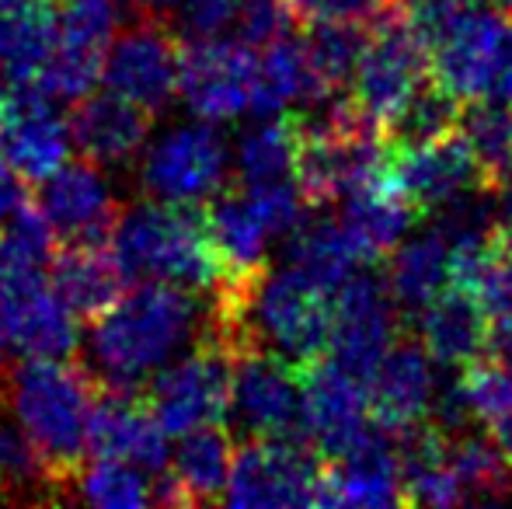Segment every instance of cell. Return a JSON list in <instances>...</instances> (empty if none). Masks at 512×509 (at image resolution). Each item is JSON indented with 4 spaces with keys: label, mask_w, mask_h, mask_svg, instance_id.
Returning a JSON list of instances; mask_svg holds the SVG:
<instances>
[{
    "label": "cell",
    "mask_w": 512,
    "mask_h": 509,
    "mask_svg": "<svg viewBox=\"0 0 512 509\" xmlns=\"http://www.w3.org/2000/svg\"><path fill=\"white\" fill-rule=\"evenodd\" d=\"M98 384L88 370L67 363V356H28L7 384V405L35 443L53 485L74 478L88 457L91 408Z\"/></svg>",
    "instance_id": "cell-3"
},
{
    "label": "cell",
    "mask_w": 512,
    "mask_h": 509,
    "mask_svg": "<svg viewBox=\"0 0 512 509\" xmlns=\"http://www.w3.org/2000/svg\"><path fill=\"white\" fill-rule=\"evenodd\" d=\"M321 468L317 454L300 440H244L230 464L223 503L241 509L317 506Z\"/></svg>",
    "instance_id": "cell-9"
},
{
    "label": "cell",
    "mask_w": 512,
    "mask_h": 509,
    "mask_svg": "<svg viewBox=\"0 0 512 509\" xmlns=\"http://www.w3.org/2000/svg\"><path fill=\"white\" fill-rule=\"evenodd\" d=\"M206 325L209 304L199 300V290L143 279L91 321V363L105 387L140 391L157 370L196 346Z\"/></svg>",
    "instance_id": "cell-1"
},
{
    "label": "cell",
    "mask_w": 512,
    "mask_h": 509,
    "mask_svg": "<svg viewBox=\"0 0 512 509\" xmlns=\"http://www.w3.org/2000/svg\"><path fill=\"white\" fill-rule=\"evenodd\" d=\"M0 4H7V0H0Z\"/></svg>",
    "instance_id": "cell-48"
},
{
    "label": "cell",
    "mask_w": 512,
    "mask_h": 509,
    "mask_svg": "<svg viewBox=\"0 0 512 509\" xmlns=\"http://www.w3.org/2000/svg\"><path fill=\"white\" fill-rule=\"evenodd\" d=\"M234 349L213 328L196 339L182 356L150 377L147 405L168 436H182L203 426H220L230 412V384H234Z\"/></svg>",
    "instance_id": "cell-5"
},
{
    "label": "cell",
    "mask_w": 512,
    "mask_h": 509,
    "mask_svg": "<svg viewBox=\"0 0 512 509\" xmlns=\"http://www.w3.org/2000/svg\"><path fill=\"white\" fill-rule=\"evenodd\" d=\"M119 32L115 0H63L60 4V39L42 77V91L56 102H77L91 95L102 81L105 56Z\"/></svg>",
    "instance_id": "cell-17"
},
{
    "label": "cell",
    "mask_w": 512,
    "mask_h": 509,
    "mask_svg": "<svg viewBox=\"0 0 512 509\" xmlns=\"http://www.w3.org/2000/svg\"><path fill=\"white\" fill-rule=\"evenodd\" d=\"M492 440L499 443L502 457L512 464V408H506V412L492 422Z\"/></svg>",
    "instance_id": "cell-45"
},
{
    "label": "cell",
    "mask_w": 512,
    "mask_h": 509,
    "mask_svg": "<svg viewBox=\"0 0 512 509\" xmlns=\"http://www.w3.org/2000/svg\"><path fill=\"white\" fill-rule=\"evenodd\" d=\"M178 77H182V39L157 14H143L108 46L102 70L105 88L140 109H168L171 98L178 95Z\"/></svg>",
    "instance_id": "cell-11"
},
{
    "label": "cell",
    "mask_w": 512,
    "mask_h": 509,
    "mask_svg": "<svg viewBox=\"0 0 512 509\" xmlns=\"http://www.w3.org/2000/svg\"><path fill=\"white\" fill-rule=\"evenodd\" d=\"M307 102L317 105L314 77L307 70L304 46L290 39H279L262 49L255 67V91H251V112L258 116H279L290 105Z\"/></svg>",
    "instance_id": "cell-35"
},
{
    "label": "cell",
    "mask_w": 512,
    "mask_h": 509,
    "mask_svg": "<svg viewBox=\"0 0 512 509\" xmlns=\"http://www.w3.org/2000/svg\"><path fill=\"white\" fill-rule=\"evenodd\" d=\"M401 335L398 304H394L387 279L373 272L370 265L349 276L331 293V335L328 356L356 374L359 381L373 374L380 356L391 349V342Z\"/></svg>",
    "instance_id": "cell-8"
},
{
    "label": "cell",
    "mask_w": 512,
    "mask_h": 509,
    "mask_svg": "<svg viewBox=\"0 0 512 509\" xmlns=\"http://www.w3.org/2000/svg\"><path fill=\"white\" fill-rule=\"evenodd\" d=\"M7 349H11V342H7L4 325H0V367H4V356H7Z\"/></svg>",
    "instance_id": "cell-47"
},
{
    "label": "cell",
    "mask_w": 512,
    "mask_h": 509,
    "mask_svg": "<svg viewBox=\"0 0 512 509\" xmlns=\"http://www.w3.org/2000/svg\"><path fill=\"white\" fill-rule=\"evenodd\" d=\"M0 325L11 349L25 356H70L77 349V314L53 290L46 265L0 258Z\"/></svg>",
    "instance_id": "cell-10"
},
{
    "label": "cell",
    "mask_w": 512,
    "mask_h": 509,
    "mask_svg": "<svg viewBox=\"0 0 512 509\" xmlns=\"http://www.w3.org/2000/svg\"><path fill=\"white\" fill-rule=\"evenodd\" d=\"M35 203L42 206L49 227L63 241H105L119 220L115 192L102 175V164L77 161L60 164L49 178H42Z\"/></svg>",
    "instance_id": "cell-20"
},
{
    "label": "cell",
    "mask_w": 512,
    "mask_h": 509,
    "mask_svg": "<svg viewBox=\"0 0 512 509\" xmlns=\"http://www.w3.org/2000/svg\"><path fill=\"white\" fill-rule=\"evenodd\" d=\"M366 35H370V25H352V21H314L310 25L300 46H304L310 77H314L317 105L349 91Z\"/></svg>",
    "instance_id": "cell-33"
},
{
    "label": "cell",
    "mask_w": 512,
    "mask_h": 509,
    "mask_svg": "<svg viewBox=\"0 0 512 509\" xmlns=\"http://www.w3.org/2000/svg\"><path fill=\"white\" fill-rule=\"evenodd\" d=\"M230 464H234V440L220 426H203L182 433L178 450L161 468L154 485V499L164 506H206L223 503Z\"/></svg>",
    "instance_id": "cell-22"
},
{
    "label": "cell",
    "mask_w": 512,
    "mask_h": 509,
    "mask_svg": "<svg viewBox=\"0 0 512 509\" xmlns=\"http://www.w3.org/2000/svg\"><path fill=\"white\" fill-rule=\"evenodd\" d=\"M429 74L457 102L512 105V25L485 0H405Z\"/></svg>",
    "instance_id": "cell-2"
},
{
    "label": "cell",
    "mask_w": 512,
    "mask_h": 509,
    "mask_svg": "<svg viewBox=\"0 0 512 509\" xmlns=\"http://www.w3.org/2000/svg\"><path fill=\"white\" fill-rule=\"evenodd\" d=\"M415 339L439 367L460 370L485 356L488 314L474 304L471 293L446 286L436 300L415 311Z\"/></svg>",
    "instance_id": "cell-27"
},
{
    "label": "cell",
    "mask_w": 512,
    "mask_h": 509,
    "mask_svg": "<svg viewBox=\"0 0 512 509\" xmlns=\"http://www.w3.org/2000/svg\"><path fill=\"white\" fill-rule=\"evenodd\" d=\"M429 81V56L405 18V0L391 7L377 25H370L363 56L352 74V102L373 119L391 126L405 102Z\"/></svg>",
    "instance_id": "cell-6"
},
{
    "label": "cell",
    "mask_w": 512,
    "mask_h": 509,
    "mask_svg": "<svg viewBox=\"0 0 512 509\" xmlns=\"http://www.w3.org/2000/svg\"><path fill=\"white\" fill-rule=\"evenodd\" d=\"M115 262L126 279L175 283L185 290H216L223 279L220 258L209 241L206 210L199 203L154 199L119 213L108 234Z\"/></svg>",
    "instance_id": "cell-4"
},
{
    "label": "cell",
    "mask_w": 512,
    "mask_h": 509,
    "mask_svg": "<svg viewBox=\"0 0 512 509\" xmlns=\"http://www.w3.org/2000/svg\"><path fill=\"white\" fill-rule=\"evenodd\" d=\"M460 370L464 374L453 377V381H457L467 415H471V422L492 426L506 408H512V367L492 360V356H478Z\"/></svg>",
    "instance_id": "cell-39"
},
{
    "label": "cell",
    "mask_w": 512,
    "mask_h": 509,
    "mask_svg": "<svg viewBox=\"0 0 512 509\" xmlns=\"http://www.w3.org/2000/svg\"><path fill=\"white\" fill-rule=\"evenodd\" d=\"M258 56L241 39H196L182 46L178 95L185 109L206 123H227L251 112Z\"/></svg>",
    "instance_id": "cell-16"
},
{
    "label": "cell",
    "mask_w": 512,
    "mask_h": 509,
    "mask_svg": "<svg viewBox=\"0 0 512 509\" xmlns=\"http://www.w3.org/2000/svg\"><path fill=\"white\" fill-rule=\"evenodd\" d=\"M206 227L223 269L220 283H244L269 265V245L276 238L244 185L220 192L206 206Z\"/></svg>",
    "instance_id": "cell-25"
},
{
    "label": "cell",
    "mask_w": 512,
    "mask_h": 509,
    "mask_svg": "<svg viewBox=\"0 0 512 509\" xmlns=\"http://www.w3.org/2000/svg\"><path fill=\"white\" fill-rule=\"evenodd\" d=\"M495 199H499V203H495V213H499V231H502V238L512 245V171L499 182Z\"/></svg>",
    "instance_id": "cell-43"
},
{
    "label": "cell",
    "mask_w": 512,
    "mask_h": 509,
    "mask_svg": "<svg viewBox=\"0 0 512 509\" xmlns=\"http://www.w3.org/2000/svg\"><path fill=\"white\" fill-rule=\"evenodd\" d=\"M398 0H290L293 14L304 25L314 21H352V25H377Z\"/></svg>",
    "instance_id": "cell-41"
},
{
    "label": "cell",
    "mask_w": 512,
    "mask_h": 509,
    "mask_svg": "<svg viewBox=\"0 0 512 509\" xmlns=\"http://www.w3.org/2000/svg\"><path fill=\"white\" fill-rule=\"evenodd\" d=\"M300 18L293 14L290 0H241L237 7V39L251 49H265L279 39H290Z\"/></svg>",
    "instance_id": "cell-40"
},
{
    "label": "cell",
    "mask_w": 512,
    "mask_h": 509,
    "mask_svg": "<svg viewBox=\"0 0 512 509\" xmlns=\"http://www.w3.org/2000/svg\"><path fill=\"white\" fill-rule=\"evenodd\" d=\"M88 450L143 471H161L168 464V429L157 422L147 398L126 387H105L91 408Z\"/></svg>",
    "instance_id": "cell-21"
},
{
    "label": "cell",
    "mask_w": 512,
    "mask_h": 509,
    "mask_svg": "<svg viewBox=\"0 0 512 509\" xmlns=\"http://www.w3.org/2000/svg\"><path fill=\"white\" fill-rule=\"evenodd\" d=\"M241 0H178L182 28L192 39H213L234 28Z\"/></svg>",
    "instance_id": "cell-42"
},
{
    "label": "cell",
    "mask_w": 512,
    "mask_h": 509,
    "mask_svg": "<svg viewBox=\"0 0 512 509\" xmlns=\"http://www.w3.org/2000/svg\"><path fill=\"white\" fill-rule=\"evenodd\" d=\"M297 154H300V126L297 116H265V123L251 126L237 140L234 168L241 185L265 182H297Z\"/></svg>",
    "instance_id": "cell-34"
},
{
    "label": "cell",
    "mask_w": 512,
    "mask_h": 509,
    "mask_svg": "<svg viewBox=\"0 0 512 509\" xmlns=\"http://www.w3.org/2000/svg\"><path fill=\"white\" fill-rule=\"evenodd\" d=\"M338 203H342L345 227L363 241V248L373 255V262L384 252H391L398 241H405L411 224L422 217L415 210V203L384 175V168L366 178V182H359L356 189L345 192Z\"/></svg>",
    "instance_id": "cell-29"
},
{
    "label": "cell",
    "mask_w": 512,
    "mask_h": 509,
    "mask_svg": "<svg viewBox=\"0 0 512 509\" xmlns=\"http://www.w3.org/2000/svg\"><path fill=\"white\" fill-rule=\"evenodd\" d=\"M373 422L387 433H405L418 422L432 419V405L439 394L436 360L411 335H398L391 342L373 374L366 377Z\"/></svg>",
    "instance_id": "cell-18"
},
{
    "label": "cell",
    "mask_w": 512,
    "mask_h": 509,
    "mask_svg": "<svg viewBox=\"0 0 512 509\" xmlns=\"http://www.w3.org/2000/svg\"><path fill=\"white\" fill-rule=\"evenodd\" d=\"M21 199L18 192V182H14V171L4 164V157H0V224H4V217L11 213V206Z\"/></svg>",
    "instance_id": "cell-44"
},
{
    "label": "cell",
    "mask_w": 512,
    "mask_h": 509,
    "mask_svg": "<svg viewBox=\"0 0 512 509\" xmlns=\"http://www.w3.org/2000/svg\"><path fill=\"white\" fill-rule=\"evenodd\" d=\"M227 168V140L216 133L213 123L199 119L168 129L150 143L140 161V185L154 199L203 203L223 189Z\"/></svg>",
    "instance_id": "cell-12"
},
{
    "label": "cell",
    "mask_w": 512,
    "mask_h": 509,
    "mask_svg": "<svg viewBox=\"0 0 512 509\" xmlns=\"http://www.w3.org/2000/svg\"><path fill=\"white\" fill-rule=\"evenodd\" d=\"M450 286L471 293L488 321L512 318V245L502 231L450 248Z\"/></svg>",
    "instance_id": "cell-30"
},
{
    "label": "cell",
    "mask_w": 512,
    "mask_h": 509,
    "mask_svg": "<svg viewBox=\"0 0 512 509\" xmlns=\"http://www.w3.org/2000/svg\"><path fill=\"white\" fill-rule=\"evenodd\" d=\"M67 489H74L81 503L102 509H133L154 499V485H150L147 471L129 461H115V457H95L91 464H81L67 482Z\"/></svg>",
    "instance_id": "cell-37"
},
{
    "label": "cell",
    "mask_w": 512,
    "mask_h": 509,
    "mask_svg": "<svg viewBox=\"0 0 512 509\" xmlns=\"http://www.w3.org/2000/svg\"><path fill=\"white\" fill-rule=\"evenodd\" d=\"M286 265L297 269L300 276H307L314 286H321L324 293H335L363 265H373V255L345 227L342 217H314L300 220L290 231Z\"/></svg>",
    "instance_id": "cell-28"
},
{
    "label": "cell",
    "mask_w": 512,
    "mask_h": 509,
    "mask_svg": "<svg viewBox=\"0 0 512 509\" xmlns=\"http://www.w3.org/2000/svg\"><path fill=\"white\" fill-rule=\"evenodd\" d=\"M443 457L457 478L464 503H509L512 499V464L502 457L495 440L457 429V433H446Z\"/></svg>",
    "instance_id": "cell-32"
},
{
    "label": "cell",
    "mask_w": 512,
    "mask_h": 509,
    "mask_svg": "<svg viewBox=\"0 0 512 509\" xmlns=\"http://www.w3.org/2000/svg\"><path fill=\"white\" fill-rule=\"evenodd\" d=\"M384 279L394 304L408 314L436 300L450 286V248H446L443 234L432 227L425 234L398 241L387 258Z\"/></svg>",
    "instance_id": "cell-31"
},
{
    "label": "cell",
    "mask_w": 512,
    "mask_h": 509,
    "mask_svg": "<svg viewBox=\"0 0 512 509\" xmlns=\"http://www.w3.org/2000/svg\"><path fill=\"white\" fill-rule=\"evenodd\" d=\"M70 123L35 84L0 81V157L21 182H42L70 157Z\"/></svg>",
    "instance_id": "cell-13"
},
{
    "label": "cell",
    "mask_w": 512,
    "mask_h": 509,
    "mask_svg": "<svg viewBox=\"0 0 512 509\" xmlns=\"http://www.w3.org/2000/svg\"><path fill=\"white\" fill-rule=\"evenodd\" d=\"M63 0H7L0 4V81L35 84L56 53Z\"/></svg>",
    "instance_id": "cell-24"
},
{
    "label": "cell",
    "mask_w": 512,
    "mask_h": 509,
    "mask_svg": "<svg viewBox=\"0 0 512 509\" xmlns=\"http://www.w3.org/2000/svg\"><path fill=\"white\" fill-rule=\"evenodd\" d=\"M460 136L474 150L488 185L499 189V182L512 171V105L506 102H464L457 119Z\"/></svg>",
    "instance_id": "cell-36"
},
{
    "label": "cell",
    "mask_w": 512,
    "mask_h": 509,
    "mask_svg": "<svg viewBox=\"0 0 512 509\" xmlns=\"http://www.w3.org/2000/svg\"><path fill=\"white\" fill-rule=\"evenodd\" d=\"M154 112L112 95H84L77 98V109L70 116V140L84 154V161H95L102 168H119L140 157L150 136Z\"/></svg>",
    "instance_id": "cell-23"
},
{
    "label": "cell",
    "mask_w": 512,
    "mask_h": 509,
    "mask_svg": "<svg viewBox=\"0 0 512 509\" xmlns=\"http://www.w3.org/2000/svg\"><path fill=\"white\" fill-rule=\"evenodd\" d=\"M129 4L143 7V11H161V7H171V4H178V0H129Z\"/></svg>",
    "instance_id": "cell-46"
},
{
    "label": "cell",
    "mask_w": 512,
    "mask_h": 509,
    "mask_svg": "<svg viewBox=\"0 0 512 509\" xmlns=\"http://www.w3.org/2000/svg\"><path fill=\"white\" fill-rule=\"evenodd\" d=\"M384 175L415 203L418 213L439 210L471 189H492L460 129L418 143L387 140Z\"/></svg>",
    "instance_id": "cell-14"
},
{
    "label": "cell",
    "mask_w": 512,
    "mask_h": 509,
    "mask_svg": "<svg viewBox=\"0 0 512 509\" xmlns=\"http://www.w3.org/2000/svg\"><path fill=\"white\" fill-rule=\"evenodd\" d=\"M46 272L60 300L77 314V321H95L105 307L119 300L129 283L105 241H63L60 252L49 258Z\"/></svg>",
    "instance_id": "cell-26"
},
{
    "label": "cell",
    "mask_w": 512,
    "mask_h": 509,
    "mask_svg": "<svg viewBox=\"0 0 512 509\" xmlns=\"http://www.w3.org/2000/svg\"><path fill=\"white\" fill-rule=\"evenodd\" d=\"M405 503L398 436L373 426L363 440L342 457H331L321 468L317 506H398Z\"/></svg>",
    "instance_id": "cell-19"
},
{
    "label": "cell",
    "mask_w": 512,
    "mask_h": 509,
    "mask_svg": "<svg viewBox=\"0 0 512 509\" xmlns=\"http://www.w3.org/2000/svg\"><path fill=\"white\" fill-rule=\"evenodd\" d=\"M460 105L443 84L429 81L415 91V95L405 102V109L391 119L387 126V136L391 140H401V143H418V140H436L443 133H453L457 129V119H460Z\"/></svg>",
    "instance_id": "cell-38"
},
{
    "label": "cell",
    "mask_w": 512,
    "mask_h": 509,
    "mask_svg": "<svg viewBox=\"0 0 512 509\" xmlns=\"http://www.w3.org/2000/svg\"><path fill=\"white\" fill-rule=\"evenodd\" d=\"M297 370L304 387V443L324 461L342 457L377 426L366 381L338 367L331 356H317Z\"/></svg>",
    "instance_id": "cell-15"
},
{
    "label": "cell",
    "mask_w": 512,
    "mask_h": 509,
    "mask_svg": "<svg viewBox=\"0 0 512 509\" xmlns=\"http://www.w3.org/2000/svg\"><path fill=\"white\" fill-rule=\"evenodd\" d=\"M230 419L244 440L304 443V387L300 370L269 349H244L234 356Z\"/></svg>",
    "instance_id": "cell-7"
}]
</instances>
